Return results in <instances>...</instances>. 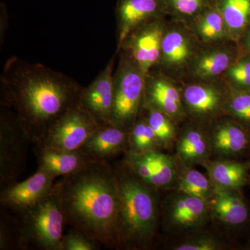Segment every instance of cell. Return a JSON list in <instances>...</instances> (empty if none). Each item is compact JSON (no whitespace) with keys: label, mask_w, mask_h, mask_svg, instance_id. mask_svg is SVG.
<instances>
[{"label":"cell","mask_w":250,"mask_h":250,"mask_svg":"<svg viewBox=\"0 0 250 250\" xmlns=\"http://www.w3.org/2000/svg\"><path fill=\"white\" fill-rule=\"evenodd\" d=\"M146 75L132 57L123 58L113 75L111 125L129 129L142 108Z\"/></svg>","instance_id":"5"},{"label":"cell","mask_w":250,"mask_h":250,"mask_svg":"<svg viewBox=\"0 0 250 250\" xmlns=\"http://www.w3.org/2000/svg\"><path fill=\"white\" fill-rule=\"evenodd\" d=\"M248 158H249V160H248V161H250V150L248 151Z\"/></svg>","instance_id":"34"},{"label":"cell","mask_w":250,"mask_h":250,"mask_svg":"<svg viewBox=\"0 0 250 250\" xmlns=\"http://www.w3.org/2000/svg\"><path fill=\"white\" fill-rule=\"evenodd\" d=\"M168 11L182 18H195L200 16L213 0H166Z\"/></svg>","instance_id":"29"},{"label":"cell","mask_w":250,"mask_h":250,"mask_svg":"<svg viewBox=\"0 0 250 250\" xmlns=\"http://www.w3.org/2000/svg\"><path fill=\"white\" fill-rule=\"evenodd\" d=\"M248 249L250 250V242L249 245H248Z\"/></svg>","instance_id":"35"},{"label":"cell","mask_w":250,"mask_h":250,"mask_svg":"<svg viewBox=\"0 0 250 250\" xmlns=\"http://www.w3.org/2000/svg\"><path fill=\"white\" fill-rule=\"evenodd\" d=\"M18 215L19 249L62 250L66 223L53 190Z\"/></svg>","instance_id":"4"},{"label":"cell","mask_w":250,"mask_h":250,"mask_svg":"<svg viewBox=\"0 0 250 250\" xmlns=\"http://www.w3.org/2000/svg\"><path fill=\"white\" fill-rule=\"evenodd\" d=\"M186 112L200 121H209L225 111L227 96L213 85H188L182 93Z\"/></svg>","instance_id":"15"},{"label":"cell","mask_w":250,"mask_h":250,"mask_svg":"<svg viewBox=\"0 0 250 250\" xmlns=\"http://www.w3.org/2000/svg\"><path fill=\"white\" fill-rule=\"evenodd\" d=\"M225 111L250 127V89L232 88L227 96Z\"/></svg>","instance_id":"28"},{"label":"cell","mask_w":250,"mask_h":250,"mask_svg":"<svg viewBox=\"0 0 250 250\" xmlns=\"http://www.w3.org/2000/svg\"><path fill=\"white\" fill-rule=\"evenodd\" d=\"M146 110L145 116L152 127L162 149H170L175 143L177 136L174 121L165 113L155 108L142 106Z\"/></svg>","instance_id":"26"},{"label":"cell","mask_w":250,"mask_h":250,"mask_svg":"<svg viewBox=\"0 0 250 250\" xmlns=\"http://www.w3.org/2000/svg\"><path fill=\"white\" fill-rule=\"evenodd\" d=\"M34 152L38 168L45 171L54 179L77 172L92 160L81 149L62 150L35 144Z\"/></svg>","instance_id":"17"},{"label":"cell","mask_w":250,"mask_h":250,"mask_svg":"<svg viewBox=\"0 0 250 250\" xmlns=\"http://www.w3.org/2000/svg\"><path fill=\"white\" fill-rule=\"evenodd\" d=\"M30 143L18 121L1 112L0 119V182L1 188L16 183L25 170Z\"/></svg>","instance_id":"7"},{"label":"cell","mask_w":250,"mask_h":250,"mask_svg":"<svg viewBox=\"0 0 250 250\" xmlns=\"http://www.w3.org/2000/svg\"><path fill=\"white\" fill-rule=\"evenodd\" d=\"M208 136L212 154L220 157H238L250 150V127L236 120L217 122L210 128Z\"/></svg>","instance_id":"11"},{"label":"cell","mask_w":250,"mask_h":250,"mask_svg":"<svg viewBox=\"0 0 250 250\" xmlns=\"http://www.w3.org/2000/svg\"><path fill=\"white\" fill-rule=\"evenodd\" d=\"M52 175L38 168L37 171L22 182L4 188L0 193L2 207L21 214L50 193L54 183Z\"/></svg>","instance_id":"9"},{"label":"cell","mask_w":250,"mask_h":250,"mask_svg":"<svg viewBox=\"0 0 250 250\" xmlns=\"http://www.w3.org/2000/svg\"><path fill=\"white\" fill-rule=\"evenodd\" d=\"M159 18L140 26L123 42H127L126 46L131 50V57L146 75L151 67L160 60L164 29Z\"/></svg>","instance_id":"10"},{"label":"cell","mask_w":250,"mask_h":250,"mask_svg":"<svg viewBox=\"0 0 250 250\" xmlns=\"http://www.w3.org/2000/svg\"><path fill=\"white\" fill-rule=\"evenodd\" d=\"M228 77L232 88L250 89V57L245 54L233 62L228 69Z\"/></svg>","instance_id":"30"},{"label":"cell","mask_w":250,"mask_h":250,"mask_svg":"<svg viewBox=\"0 0 250 250\" xmlns=\"http://www.w3.org/2000/svg\"><path fill=\"white\" fill-rule=\"evenodd\" d=\"M232 52L225 49L207 51L199 56L194 63L193 73L202 80H209L228 70L233 62Z\"/></svg>","instance_id":"24"},{"label":"cell","mask_w":250,"mask_h":250,"mask_svg":"<svg viewBox=\"0 0 250 250\" xmlns=\"http://www.w3.org/2000/svg\"><path fill=\"white\" fill-rule=\"evenodd\" d=\"M113 166L120 197L118 250L149 249L154 246L159 226L158 190L136 177L121 161Z\"/></svg>","instance_id":"3"},{"label":"cell","mask_w":250,"mask_h":250,"mask_svg":"<svg viewBox=\"0 0 250 250\" xmlns=\"http://www.w3.org/2000/svg\"><path fill=\"white\" fill-rule=\"evenodd\" d=\"M211 216L230 228H238L248 223L250 210L241 190L217 188L208 201Z\"/></svg>","instance_id":"18"},{"label":"cell","mask_w":250,"mask_h":250,"mask_svg":"<svg viewBox=\"0 0 250 250\" xmlns=\"http://www.w3.org/2000/svg\"><path fill=\"white\" fill-rule=\"evenodd\" d=\"M204 167L217 188L241 190L250 183V161H238L226 158L209 160Z\"/></svg>","instance_id":"20"},{"label":"cell","mask_w":250,"mask_h":250,"mask_svg":"<svg viewBox=\"0 0 250 250\" xmlns=\"http://www.w3.org/2000/svg\"><path fill=\"white\" fill-rule=\"evenodd\" d=\"M103 125L79 101L52 125L43 141L38 144L62 150H78Z\"/></svg>","instance_id":"6"},{"label":"cell","mask_w":250,"mask_h":250,"mask_svg":"<svg viewBox=\"0 0 250 250\" xmlns=\"http://www.w3.org/2000/svg\"><path fill=\"white\" fill-rule=\"evenodd\" d=\"M160 143L144 116L138 117L129 129V149L127 152L141 154L161 150Z\"/></svg>","instance_id":"25"},{"label":"cell","mask_w":250,"mask_h":250,"mask_svg":"<svg viewBox=\"0 0 250 250\" xmlns=\"http://www.w3.org/2000/svg\"><path fill=\"white\" fill-rule=\"evenodd\" d=\"M142 106L159 110L174 121L186 114L182 94L170 81L163 77L146 79Z\"/></svg>","instance_id":"16"},{"label":"cell","mask_w":250,"mask_h":250,"mask_svg":"<svg viewBox=\"0 0 250 250\" xmlns=\"http://www.w3.org/2000/svg\"><path fill=\"white\" fill-rule=\"evenodd\" d=\"M113 61L108 62L98 77L82 90L80 103L104 125L111 124L113 102Z\"/></svg>","instance_id":"13"},{"label":"cell","mask_w":250,"mask_h":250,"mask_svg":"<svg viewBox=\"0 0 250 250\" xmlns=\"http://www.w3.org/2000/svg\"><path fill=\"white\" fill-rule=\"evenodd\" d=\"M167 11L166 0H118L116 12L119 48L133 31Z\"/></svg>","instance_id":"12"},{"label":"cell","mask_w":250,"mask_h":250,"mask_svg":"<svg viewBox=\"0 0 250 250\" xmlns=\"http://www.w3.org/2000/svg\"><path fill=\"white\" fill-rule=\"evenodd\" d=\"M225 27L234 39H242L250 27V0H213Z\"/></svg>","instance_id":"23"},{"label":"cell","mask_w":250,"mask_h":250,"mask_svg":"<svg viewBox=\"0 0 250 250\" xmlns=\"http://www.w3.org/2000/svg\"><path fill=\"white\" fill-rule=\"evenodd\" d=\"M6 100L33 144L43 141L52 125L80 101L82 88L41 65H8Z\"/></svg>","instance_id":"2"},{"label":"cell","mask_w":250,"mask_h":250,"mask_svg":"<svg viewBox=\"0 0 250 250\" xmlns=\"http://www.w3.org/2000/svg\"><path fill=\"white\" fill-rule=\"evenodd\" d=\"M226 245L210 234L197 235L176 245L174 250H220L226 248Z\"/></svg>","instance_id":"31"},{"label":"cell","mask_w":250,"mask_h":250,"mask_svg":"<svg viewBox=\"0 0 250 250\" xmlns=\"http://www.w3.org/2000/svg\"><path fill=\"white\" fill-rule=\"evenodd\" d=\"M192 52L191 39L187 31L179 27L164 31L160 62L166 68H182L188 62Z\"/></svg>","instance_id":"21"},{"label":"cell","mask_w":250,"mask_h":250,"mask_svg":"<svg viewBox=\"0 0 250 250\" xmlns=\"http://www.w3.org/2000/svg\"><path fill=\"white\" fill-rule=\"evenodd\" d=\"M197 31L204 41L212 42L223 37L225 24L223 16L214 1L200 16Z\"/></svg>","instance_id":"27"},{"label":"cell","mask_w":250,"mask_h":250,"mask_svg":"<svg viewBox=\"0 0 250 250\" xmlns=\"http://www.w3.org/2000/svg\"><path fill=\"white\" fill-rule=\"evenodd\" d=\"M90 159L108 162L129 149V129L113 125H103L81 148Z\"/></svg>","instance_id":"14"},{"label":"cell","mask_w":250,"mask_h":250,"mask_svg":"<svg viewBox=\"0 0 250 250\" xmlns=\"http://www.w3.org/2000/svg\"><path fill=\"white\" fill-rule=\"evenodd\" d=\"M100 244L75 229L64 234L62 250H97Z\"/></svg>","instance_id":"32"},{"label":"cell","mask_w":250,"mask_h":250,"mask_svg":"<svg viewBox=\"0 0 250 250\" xmlns=\"http://www.w3.org/2000/svg\"><path fill=\"white\" fill-rule=\"evenodd\" d=\"M177 162L178 176L174 187L177 191L208 202L217 190L210 177L192 167L184 165L178 159Z\"/></svg>","instance_id":"22"},{"label":"cell","mask_w":250,"mask_h":250,"mask_svg":"<svg viewBox=\"0 0 250 250\" xmlns=\"http://www.w3.org/2000/svg\"><path fill=\"white\" fill-rule=\"evenodd\" d=\"M66 225L108 249L118 250L116 225L120 197L113 166L91 160L54 182Z\"/></svg>","instance_id":"1"},{"label":"cell","mask_w":250,"mask_h":250,"mask_svg":"<svg viewBox=\"0 0 250 250\" xmlns=\"http://www.w3.org/2000/svg\"><path fill=\"white\" fill-rule=\"evenodd\" d=\"M210 215L208 202L177 191L167 197L163 206L164 225L175 231L201 228Z\"/></svg>","instance_id":"8"},{"label":"cell","mask_w":250,"mask_h":250,"mask_svg":"<svg viewBox=\"0 0 250 250\" xmlns=\"http://www.w3.org/2000/svg\"><path fill=\"white\" fill-rule=\"evenodd\" d=\"M175 147L177 159L188 167L205 165L213 154L208 133L193 125L184 128L177 136Z\"/></svg>","instance_id":"19"},{"label":"cell","mask_w":250,"mask_h":250,"mask_svg":"<svg viewBox=\"0 0 250 250\" xmlns=\"http://www.w3.org/2000/svg\"><path fill=\"white\" fill-rule=\"evenodd\" d=\"M242 39H243V46H244L246 54L250 57V27L245 33Z\"/></svg>","instance_id":"33"}]
</instances>
